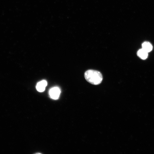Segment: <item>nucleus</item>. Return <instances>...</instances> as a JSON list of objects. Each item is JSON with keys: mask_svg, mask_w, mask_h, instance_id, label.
Segmentation results:
<instances>
[{"mask_svg": "<svg viewBox=\"0 0 154 154\" xmlns=\"http://www.w3.org/2000/svg\"><path fill=\"white\" fill-rule=\"evenodd\" d=\"M84 76L86 80L89 83L95 85L100 84L103 80L101 73L96 70H88L86 71Z\"/></svg>", "mask_w": 154, "mask_h": 154, "instance_id": "nucleus-1", "label": "nucleus"}, {"mask_svg": "<svg viewBox=\"0 0 154 154\" xmlns=\"http://www.w3.org/2000/svg\"><path fill=\"white\" fill-rule=\"evenodd\" d=\"M60 93V90L58 87H53L50 90L49 94L51 98L54 100L58 99Z\"/></svg>", "mask_w": 154, "mask_h": 154, "instance_id": "nucleus-2", "label": "nucleus"}, {"mask_svg": "<svg viewBox=\"0 0 154 154\" xmlns=\"http://www.w3.org/2000/svg\"><path fill=\"white\" fill-rule=\"evenodd\" d=\"M148 53L143 48H142L138 51L137 54L141 58L143 59H145L147 57Z\"/></svg>", "mask_w": 154, "mask_h": 154, "instance_id": "nucleus-5", "label": "nucleus"}, {"mask_svg": "<svg viewBox=\"0 0 154 154\" xmlns=\"http://www.w3.org/2000/svg\"><path fill=\"white\" fill-rule=\"evenodd\" d=\"M47 85V82L43 80L38 82L36 86V89L38 91L42 92L44 91Z\"/></svg>", "mask_w": 154, "mask_h": 154, "instance_id": "nucleus-3", "label": "nucleus"}, {"mask_svg": "<svg viewBox=\"0 0 154 154\" xmlns=\"http://www.w3.org/2000/svg\"><path fill=\"white\" fill-rule=\"evenodd\" d=\"M142 48L148 52L152 50L153 46L152 44L149 42H145L142 44Z\"/></svg>", "mask_w": 154, "mask_h": 154, "instance_id": "nucleus-4", "label": "nucleus"}]
</instances>
